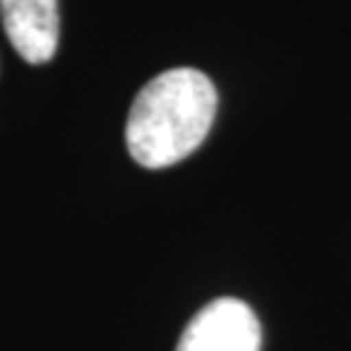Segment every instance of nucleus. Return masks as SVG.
<instances>
[{
	"instance_id": "nucleus-1",
	"label": "nucleus",
	"mask_w": 351,
	"mask_h": 351,
	"mask_svg": "<svg viewBox=\"0 0 351 351\" xmlns=\"http://www.w3.org/2000/svg\"><path fill=\"white\" fill-rule=\"evenodd\" d=\"M211 78L195 68H175L151 78L133 99L125 125L130 156L146 169L182 162L201 146L216 117Z\"/></svg>"
},
{
	"instance_id": "nucleus-2",
	"label": "nucleus",
	"mask_w": 351,
	"mask_h": 351,
	"mask_svg": "<svg viewBox=\"0 0 351 351\" xmlns=\"http://www.w3.org/2000/svg\"><path fill=\"white\" fill-rule=\"evenodd\" d=\"M263 330L245 302L234 297L208 302L193 315L177 351H261Z\"/></svg>"
},
{
	"instance_id": "nucleus-3",
	"label": "nucleus",
	"mask_w": 351,
	"mask_h": 351,
	"mask_svg": "<svg viewBox=\"0 0 351 351\" xmlns=\"http://www.w3.org/2000/svg\"><path fill=\"white\" fill-rule=\"evenodd\" d=\"M0 16L11 45L26 63L52 60L60 34L58 0H0Z\"/></svg>"
}]
</instances>
